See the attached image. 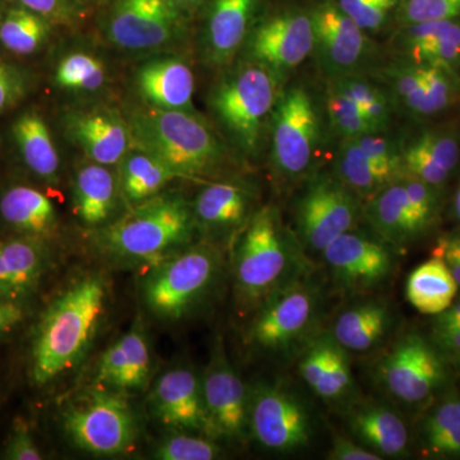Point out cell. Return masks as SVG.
Wrapping results in <instances>:
<instances>
[{"label":"cell","mask_w":460,"mask_h":460,"mask_svg":"<svg viewBox=\"0 0 460 460\" xmlns=\"http://www.w3.org/2000/svg\"><path fill=\"white\" fill-rule=\"evenodd\" d=\"M107 283L100 275L75 280L51 302L36 330L31 375L45 385L81 362L107 308Z\"/></svg>","instance_id":"1"},{"label":"cell","mask_w":460,"mask_h":460,"mask_svg":"<svg viewBox=\"0 0 460 460\" xmlns=\"http://www.w3.org/2000/svg\"><path fill=\"white\" fill-rule=\"evenodd\" d=\"M195 226L193 208L186 199L175 193H157L102 229L98 244L117 261L159 263L189 243Z\"/></svg>","instance_id":"2"},{"label":"cell","mask_w":460,"mask_h":460,"mask_svg":"<svg viewBox=\"0 0 460 460\" xmlns=\"http://www.w3.org/2000/svg\"><path fill=\"white\" fill-rule=\"evenodd\" d=\"M133 146L157 157L178 177L210 174L224 162L222 142L193 111L150 107L129 115Z\"/></svg>","instance_id":"3"},{"label":"cell","mask_w":460,"mask_h":460,"mask_svg":"<svg viewBox=\"0 0 460 460\" xmlns=\"http://www.w3.org/2000/svg\"><path fill=\"white\" fill-rule=\"evenodd\" d=\"M295 248L278 211L263 208L250 220L234 255L235 290L242 304L256 307L295 278Z\"/></svg>","instance_id":"4"},{"label":"cell","mask_w":460,"mask_h":460,"mask_svg":"<svg viewBox=\"0 0 460 460\" xmlns=\"http://www.w3.org/2000/svg\"><path fill=\"white\" fill-rule=\"evenodd\" d=\"M279 96V77L250 60L217 84L210 105L233 142L253 155L261 146L263 128Z\"/></svg>","instance_id":"5"},{"label":"cell","mask_w":460,"mask_h":460,"mask_svg":"<svg viewBox=\"0 0 460 460\" xmlns=\"http://www.w3.org/2000/svg\"><path fill=\"white\" fill-rule=\"evenodd\" d=\"M62 423L75 447L96 456L129 452L137 438L128 402L120 392L102 385L91 387L69 402Z\"/></svg>","instance_id":"6"},{"label":"cell","mask_w":460,"mask_h":460,"mask_svg":"<svg viewBox=\"0 0 460 460\" xmlns=\"http://www.w3.org/2000/svg\"><path fill=\"white\" fill-rule=\"evenodd\" d=\"M219 256L199 244L156 263L144 283L148 310L160 319H181L213 286Z\"/></svg>","instance_id":"7"},{"label":"cell","mask_w":460,"mask_h":460,"mask_svg":"<svg viewBox=\"0 0 460 460\" xmlns=\"http://www.w3.org/2000/svg\"><path fill=\"white\" fill-rule=\"evenodd\" d=\"M358 196L338 175H321L308 184L296 204V223L305 246L323 253L350 232L358 217Z\"/></svg>","instance_id":"8"},{"label":"cell","mask_w":460,"mask_h":460,"mask_svg":"<svg viewBox=\"0 0 460 460\" xmlns=\"http://www.w3.org/2000/svg\"><path fill=\"white\" fill-rule=\"evenodd\" d=\"M271 153L284 177L307 171L319 138V118L310 93L302 87L280 93L271 118Z\"/></svg>","instance_id":"9"},{"label":"cell","mask_w":460,"mask_h":460,"mask_svg":"<svg viewBox=\"0 0 460 460\" xmlns=\"http://www.w3.org/2000/svg\"><path fill=\"white\" fill-rule=\"evenodd\" d=\"M183 30L172 0H113L105 25L108 40L126 50H154L171 44Z\"/></svg>","instance_id":"10"},{"label":"cell","mask_w":460,"mask_h":460,"mask_svg":"<svg viewBox=\"0 0 460 460\" xmlns=\"http://www.w3.org/2000/svg\"><path fill=\"white\" fill-rule=\"evenodd\" d=\"M248 428L262 447L275 452L302 449L313 438L304 404L283 387L266 384L250 393Z\"/></svg>","instance_id":"11"},{"label":"cell","mask_w":460,"mask_h":460,"mask_svg":"<svg viewBox=\"0 0 460 460\" xmlns=\"http://www.w3.org/2000/svg\"><path fill=\"white\" fill-rule=\"evenodd\" d=\"M316 308L314 288L296 275L257 308L248 332L251 343L262 349H286L310 328Z\"/></svg>","instance_id":"12"},{"label":"cell","mask_w":460,"mask_h":460,"mask_svg":"<svg viewBox=\"0 0 460 460\" xmlns=\"http://www.w3.org/2000/svg\"><path fill=\"white\" fill-rule=\"evenodd\" d=\"M381 383L398 401L417 404L443 384L440 356L425 338L408 334L396 341L378 365Z\"/></svg>","instance_id":"13"},{"label":"cell","mask_w":460,"mask_h":460,"mask_svg":"<svg viewBox=\"0 0 460 460\" xmlns=\"http://www.w3.org/2000/svg\"><path fill=\"white\" fill-rule=\"evenodd\" d=\"M310 12L287 9L262 20L250 32L248 58L281 77L305 62L314 51Z\"/></svg>","instance_id":"14"},{"label":"cell","mask_w":460,"mask_h":460,"mask_svg":"<svg viewBox=\"0 0 460 460\" xmlns=\"http://www.w3.org/2000/svg\"><path fill=\"white\" fill-rule=\"evenodd\" d=\"M310 14L314 50L321 68L334 78L350 75L367 57L368 40L365 31L341 11L338 3H321Z\"/></svg>","instance_id":"15"},{"label":"cell","mask_w":460,"mask_h":460,"mask_svg":"<svg viewBox=\"0 0 460 460\" xmlns=\"http://www.w3.org/2000/svg\"><path fill=\"white\" fill-rule=\"evenodd\" d=\"M201 386L215 438H241L250 429V395L220 343L214 348Z\"/></svg>","instance_id":"16"},{"label":"cell","mask_w":460,"mask_h":460,"mask_svg":"<svg viewBox=\"0 0 460 460\" xmlns=\"http://www.w3.org/2000/svg\"><path fill=\"white\" fill-rule=\"evenodd\" d=\"M150 407L154 416L166 428L202 432L215 438L201 380L189 368H174L160 376L150 395Z\"/></svg>","instance_id":"17"},{"label":"cell","mask_w":460,"mask_h":460,"mask_svg":"<svg viewBox=\"0 0 460 460\" xmlns=\"http://www.w3.org/2000/svg\"><path fill=\"white\" fill-rule=\"evenodd\" d=\"M323 256L334 279L350 289L377 286L393 268L392 253L385 244L353 230L330 243Z\"/></svg>","instance_id":"18"},{"label":"cell","mask_w":460,"mask_h":460,"mask_svg":"<svg viewBox=\"0 0 460 460\" xmlns=\"http://www.w3.org/2000/svg\"><path fill=\"white\" fill-rule=\"evenodd\" d=\"M66 128L91 162L118 164L133 146L128 122L111 109L75 111L66 117Z\"/></svg>","instance_id":"19"},{"label":"cell","mask_w":460,"mask_h":460,"mask_svg":"<svg viewBox=\"0 0 460 460\" xmlns=\"http://www.w3.org/2000/svg\"><path fill=\"white\" fill-rule=\"evenodd\" d=\"M136 87L150 107L193 111L195 75L178 58H155L137 69Z\"/></svg>","instance_id":"20"},{"label":"cell","mask_w":460,"mask_h":460,"mask_svg":"<svg viewBox=\"0 0 460 460\" xmlns=\"http://www.w3.org/2000/svg\"><path fill=\"white\" fill-rule=\"evenodd\" d=\"M47 251L40 239L0 241V299L18 301L31 293L47 270Z\"/></svg>","instance_id":"21"},{"label":"cell","mask_w":460,"mask_h":460,"mask_svg":"<svg viewBox=\"0 0 460 460\" xmlns=\"http://www.w3.org/2000/svg\"><path fill=\"white\" fill-rule=\"evenodd\" d=\"M253 0H214L205 32L206 56L213 66H226L241 49L250 31Z\"/></svg>","instance_id":"22"},{"label":"cell","mask_w":460,"mask_h":460,"mask_svg":"<svg viewBox=\"0 0 460 460\" xmlns=\"http://www.w3.org/2000/svg\"><path fill=\"white\" fill-rule=\"evenodd\" d=\"M345 352L334 338H321L299 362V374L305 383L326 401L341 398L352 386V371Z\"/></svg>","instance_id":"23"},{"label":"cell","mask_w":460,"mask_h":460,"mask_svg":"<svg viewBox=\"0 0 460 460\" xmlns=\"http://www.w3.org/2000/svg\"><path fill=\"white\" fill-rule=\"evenodd\" d=\"M402 44L416 65L452 71L460 59V23L449 20L405 26Z\"/></svg>","instance_id":"24"},{"label":"cell","mask_w":460,"mask_h":460,"mask_svg":"<svg viewBox=\"0 0 460 460\" xmlns=\"http://www.w3.org/2000/svg\"><path fill=\"white\" fill-rule=\"evenodd\" d=\"M349 428L372 452L384 456H401L407 452L408 429L401 417L383 405L366 404L349 416Z\"/></svg>","instance_id":"25"},{"label":"cell","mask_w":460,"mask_h":460,"mask_svg":"<svg viewBox=\"0 0 460 460\" xmlns=\"http://www.w3.org/2000/svg\"><path fill=\"white\" fill-rule=\"evenodd\" d=\"M0 214L5 223L27 237H48L57 226L53 202L31 187L16 186L8 190L0 199Z\"/></svg>","instance_id":"26"},{"label":"cell","mask_w":460,"mask_h":460,"mask_svg":"<svg viewBox=\"0 0 460 460\" xmlns=\"http://www.w3.org/2000/svg\"><path fill=\"white\" fill-rule=\"evenodd\" d=\"M117 181L108 166L84 165L74 184V208L78 219L89 226L107 222L117 204Z\"/></svg>","instance_id":"27"},{"label":"cell","mask_w":460,"mask_h":460,"mask_svg":"<svg viewBox=\"0 0 460 460\" xmlns=\"http://www.w3.org/2000/svg\"><path fill=\"white\" fill-rule=\"evenodd\" d=\"M365 215L372 228L393 243H402L420 233L402 181H392L378 190L370 199Z\"/></svg>","instance_id":"28"},{"label":"cell","mask_w":460,"mask_h":460,"mask_svg":"<svg viewBox=\"0 0 460 460\" xmlns=\"http://www.w3.org/2000/svg\"><path fill=\"white\" fill-rule=\"evenodd\" d=\"M458 288L447 265L432 256L411 272L405 296L420 314H438L453 304Z\"/></svg>","instance_id":"29"},{"label":"cell","mask_w":460,"mask_h":460,"mask_svg":"<svg viewBox=\"0 0 460 460\" xmlns=\"http://www.w3.org/2000/svg\"><path fill=\"white\" fill-rule=\"evenodd\" d=\"M13 137L30 171L47 181H56L60 168L59 154L49 127L41 115L27 111L13 124Z\"/></svg>","instance_id":"30"},{"label":"cell","mask_w":460,"mask_h":460,"mask_svg":"<svg viewBox=\"0 0 460 460\" xmlns=\"http://www.w3.org/2000/svg\"><path fill=\"white\" fill-rule=\"evenodd\" d=\"M389 310L381 304H363L345 310L335 321L332 338L345 350L365 352L385 335Z\"/></svg>","instance_id":"31"},{"label":"cell","mask_w":460,"mask_h":460,"mask_svg":"<svg viewBox=\"0 0 460 460\" xmlns=\"http://www.w3.org/2000/svg\"><path fill=\"white\" fill-rule=\"evenodd\" d=\"M250 208V196L243 187L213 183L202 189L193 205L196 220L210 228H233L243 222Z\"/></svg>","instance_id":"32"},{"label":"cell","mask_w":460,"mask_h":460,"mask_svg":"<svg viewBox=\"0 0 460 460\" xmlns=\"http://www.w3.org/2000/svg\"><path fill=\"white\" fill-rule=\"evenodd\" d=\"M120 166V180L126 198L135 204L160 193L178 175L157 157L136 148L127 154Z\"/></svg>","instance_id":"33"},{"label":"cell","mask_w":460,"mask_h":460,"mask_svg":"<svg viewBox=\"0 0 460 460\" xmlns=\"http://www.w3.org/2000/svg\"><path fill=\"white\" fill-rule=\"evenodd\" d=\"M50 21L25 7L9 9L0 22V42L12 53L30 56L49 36Z\"/></svg>","instance_id":"34"},{"label":"cell","mask_w":460,"mask_h":460,"mask_svg":"<svg viewBox=\"0 0 460 460\" xmlns=\"http://www.w3.org/2000/svg\"><path fill=\"white\" fill-rule=\"evenodd\" d=\"M337 166L338 177L358 198H374L378 190L392 183L363 153L354 138H344Z\"/></svg>","instance_id":"35"},{"label":"cell","mask_w":460,"mask_h":460,"mask_svg":"<svg viewBox=\"0 0 460 460\" xmlns=\"http://www.w3.org/2000/svg\"><path fill=\"white\" fill-rule=\"evenodd\" d=\"M423 443L435 456H460V398L449 395L426 419Z\"/></svg>","instance_id":"36"},{"label":"cell","mask_w":460,"mask_h":460,"mask_svg":"<svg viewBox=\"0 0 460 460\" xmlns=\"http://www.w3.org/2000/svg\"><path fill=\"white\" fill-rule=\"evenodd\" d=\"M107 75V68L100 58L84 51H75L58 63L54 80L60 89L93 93L104 87Z\"/></svg>","instance_id":"37"},{"label":"cell","mask_w":460,"mask_h":460,"mask_svg":"<svg viewBox=\"0 0 460 460\" xmlns=\"http://www.w3.org/2000/svg\"><path fill=\"white\" fill-rule=\"evenodd\" d=\"M450 71L440 66H423L425 86L402 102L408 111L419 115H432L452 104L454 84Z\"/></svg>","instance_id":"38"},{"label":"cell","mask_w":460,"mask_h":460,"mask_svg":"<svg viewBox=\"0 0 460 460\" xmlns=\"http://www.w3.org/2000/svg\"><path fill=\"white\" fill-rule=\"evenodd\" d=\"M332 87L349 96L358 105L365 117L381 131L389 122V100L375 84L354 75L334 78Z\"/></svg>","instance_id":"39"},{"label":"cell","mask_w":460,"mask_h":460,"mask_svg":"<svg viewBox=\"0 0 460 460\" xmlns=\"http://www.w3.org/2000/svg\"><path fill=\"white\" fill-rule=\"evenodd\" d=\"M326 107L332 129L343 138L359 137L368 133L380 132L349 96L344 95L332 86L329 90Z\"/></svg>","instance_id":"40"},{"label":"cell","mask_w":460,"mask_h":460,"mask_svg":"<svg viewBox=\"0 0 460 460\" xmlns=\"http://www.w3.org/2000/svg\"><path fill=\"white\" fill-rule=\"evenodd\" d=\"M395 12L404 26L458 20L460 0H399Z\"/></svg>","instance_id":"41"},{"label":"cell","mask_w":460,"mask_h":460,"mask_svg":"<svg viewBox=\"0 0 460 460\" xmlns=\"http://www.w3.org/2000/svg\"><path fill=\"white\" fill-rule=\"evenodd\" d=\"M119 341L128 361V392L145 389L150 377L151 353L144 330L135 326Z\"/></svg>","instance_id":"42"},{"label":"cell","mask_w":460,"mask_h":460,"mask_svg":"<svg viewBox=\"0 0 460 460\" xmlns=\"http://www.w3.org/2000/svg\"><path fill=\"white\" fill-rule=\"evenodd\" d=\"M220 450L210 438L190 435H172L157 445L156 459L211 460L217 458Z\"/></svg>","instance_id":"43"},{"label":"cell","mask_w":460,"mask_h":460,"mask_svg":"<svg viewBox=\"0 0 460 460\" xmlns=\"http://www.w3.org/2000/svg\"><path fill=\"white\" fill-rule=\"evenodd\" d=\"M399 0H338V5L363 31H376L396 11Z\"/></svg>","instance_id":"44"},{"label":"cell","mask_w":460,"mask_h":460,"mask_svg":"<svg viewBox=\"0 0 460 460\" xmlns=\"http://www.w3.org/2000/svg\"><path fill=\"white\" fill-rule=\"evenodd\" d=\"M353 138L387 180L394 181L402 174L401 153L392 142L380 137L377 133H368Z\"/></svg>","instance_id":"45"},{"label":"cell","mask_w":460,"mask_h":460,"mask_svg":"<svg viewBox=\"0 0 460 460\" xmlns=\"http://www.w3.org/2000/svg\"><path fill=\"white\" fill-rule=\"evenodd\" d=\"M402 174L417 178L432 187L443 186L450 172L445 171L419 146L410 142L401 153Z\"/></svg>","instance_id":"46"},{"label":"cell","mask_w":460,"mask_h":460,"mask_svg":"<svg viewBox=\"0 0 460 460\" xmlns=\"http://www.w3.org/2000/svg\"><path fill=\"white\" fill-rule=\"evenodd\" d=\"M411 142L423 153L428 154L436 164L440 165L445 171L450 172L458 165L459 144L450 133L429 131L422 133Z\"/></svg>","instance_id":"47"},{"label":"cell","mask_w":460,"mask_h":460,"mask_svg":"<svg viewBox=\"0 0 460 460\" xmlns=\"http://www.w3.org/2000/svg\"><path fill=\"white\" fill-rule=\"evenodd\" d=\"M407 193L408 204H410L411 215L420 233L428 228L432 222L436 211L435 187L429 186L425 181L417 178L404 175L402 181Z\"/></svg>","instance_id":"48"},{"label":"cell","mask_w":460,"mask_h":460,"mask_svg":"<svg viewBox=\"0 0 460 460\" xmlns=\"http://www.w3.org/2000/svg\"><path fill=\"white\" fill-rule=\"evenodd\" d=\"M4 456L9 460H39L42 458L26 420L22 419L14 420L7 447H5Z\"/></svg>","instance_id":"49"},{"label":"cell","mask_w":460,"mask_h":460,"mask_svg":"<svg viewBox=\"0 0 460 460\" xmlns=\"http://www.w3.org/2000/svg\"><path fill=\"white\" fill-rule=\"evenodd\" d=\"M26 84L14 66L0 62V114L25 95Z\"/></svg>","instance_id":"50"},{"label":"cell","mask_w":460,"mask_h":460,"mask_svg":"<svg viewBox=\"0 0 460 460\" xmlns=\"http://www.w3.org/2000/svg\"><path fill=\"white\" fill-rule=\"evenodd\" d=\"M390 84L395 95L402 102H407L411 96L419 93L425 86V74H423V66L414 65L402 66V68L394 69L390 74Z\"/></svg>","instance_id":"51"},{"label":"cell","mask_w":460,"mask_h":460,"mask_svg":"<svg viewBox=\"0 0 460 460\" xmlns=\"http://www.w3.org/2000/svg\"><path fill=\"white\" fill-rule=\"evenodd\" d=\"M22 7L40 14L48 21L65 22L74 17L78 0H18Z\"/></svg>","instance_id":"52"},{"label":"cell","mask_w":460,"mask_h":460,"mask_svg":"<svg viewBox=\"0 0 460 460\" xmlns=\"http://www.w3.org/2000/svg\"><path fill=\"white\" fill-rule=\"evenodd\" d=\"M432 256L438 257L447 265V270L460 287V234L438 239Z\"/></svg>","instance_id":"53"},{"label":"cell","mask_w":460,"mask_h":460,"mask_svg":"<svg viewBox=\"0 0 460 460\" xmlns=\"http://www.w3.org/2000/svg\"><path fill=\"white\" fill-rule=\"evenodd\" d=\"M330 460H381L378 454L365 449L361 445L354 443L343 436H335L332 449L328 453Z\"/></svg>","instance_id":"54"},{"label":"cell","mask_w":460,"mask_h":460,"mask_svg":"<svg viewBox=\"0 0 460 460\" xmlns=\"http://www.w3.org/2000/svg\"><path fill=\"white\" fill-rule=\"evenodd\" d=\"M25 317V310L17 301L0 299V338L11 332Z\"/></svg>","instance_id":"55"},{"label":"cell","mask_w":460,"mask_h":460,"mask_svg":"<svg viewBox=\"0 0 460 460\" xmlns=\"http://www.w3.org/2000/svg\"><path fill=\"white\" fill-rule=\"evenodd\" d=\"M438 323H436V334L450 332V330L459 328L460 326V301L453 304L438 314Z\"/></svg>","instance_id":"56"},{"label":"cell","mask_w":460,"mask_h":460,"mask_svg":"<svg viewBox=\"0 0 460 460\" xmlns=\"http://www.w3.org/2000/svg\"><path fill=\"white\" fill-rule=\"evenodd\" d=\"M438 343L452 354L456 359H460V326L459 328L450 330V332L438 334Z\"/></svg>","instance_id":"57"},{"label":"cell","mask_w":460,"mask_h":460,"mask_svg":"<svg viewBox=\"0 0 460 460\" xmlns=\"http://www.w3.org/2000/svg\"><path fill=\"white\" fill-rule=\"evenodd\" d=\"M454 208H456V217L460 220V186L456 190V201H454Z\"/></svg>","instance_id":"58"},{"label":"cell","mask_w":460,"mask_h":460,"mask_svg":"<svg viewBox=\"0 0 460 460\" xmlns=\"http://www.w3.org/2000/svg\"><path fill=\"white\" fill-rule=\"evenodd\" d=\"M201 2L202 0H186V4L190 5V7H193V5H198Z\"/></svg>","instance_id":"59"},{"label":"cell","mask_w":460,"mask_h":460,"mask_svg":"<svg viewBox=\"0 0 460 460\" xmlns=\"http://www.w3.org/2000/svg\"><path fill=\"white\" fill-rule=\"evenodd\" d=\"M172 2H174L175 4H178V5L186 4V0H172Z\"/></svg>","instance_id":"60"},{"label":"cell","mask_w":460,"mask_h":460,"mask_svg":"<svg viewBox=\"0 0 460 460\" xmlns=\"http://www.w3.org/2000/svg\"><path fill=\"white\" fill-rule=\"evenodd\" d=\"M78 2H81V0H78ZM83 2L93 3V2H100V0H83Z\"/></svg>","instance_id":"61"}]
</instances>
